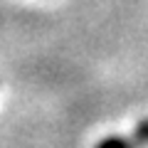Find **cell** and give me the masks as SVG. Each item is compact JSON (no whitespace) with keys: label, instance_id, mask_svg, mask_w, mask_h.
Segmentation results:
<instances>
[{"label":"cell","instance_id":"cell-1","mask_svg":"<svg viewBox=\"0 0 148 148\" xmlns=\"http://www.w3.org/2000/svg\"><path fill=\"white\" fill-rule=\"evenodd\" d=\"M143 143H148V121H141L136 126L133 138H104L101 143H96V148H141Z\"/></svg>","mask_w":148,"mask_h":148}]
</instances>
